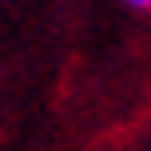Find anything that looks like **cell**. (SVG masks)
I'll list each match as a JSON object with an SVG mask.
<instances>
[{"label": "cell", "instance_id": "obj_1", "mask_svg": "<svg viewBox=\"0 0 151 151\" xmlns=\"http://www.w3.org/2000/svg\"><path fill=\"white\" fill-rule=\"evenodd\" d=\"M127 8H139V12H151V0H123Z\"/></svg>", "mask_w": 151, "mask_h": 151}]
</instances>
